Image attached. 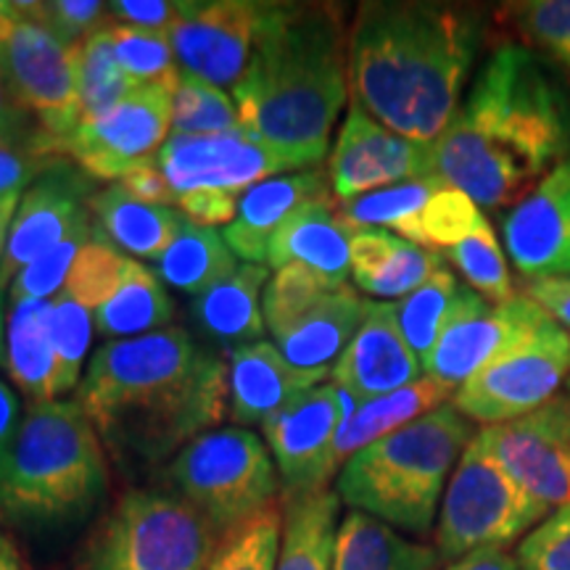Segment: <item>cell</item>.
Wrapping results in <instances>:
<instances>
[{
    "instance_id": "2",
    "label": "cell",
    "mask_w": 570,
    "mask_h": 570,
    "mask_svg": "<svg viewBox=\"0 0 570 570\" xmlns=\"http://www.w3.org/2000/svg\"><path fill=\"white\" fill-rule=\"evenodd\" d=\"M75 402L117 460L156 465L230 415L225 360L185 327L109 341Z\"/></svg>"
},
{
    "instance_id": "14",
    "label": "cell",
    "mask_w": 570,
    "mask_h": 570,
    "mask_svg": "<svg viewBox=\"0 0 570 570\" xmlns=\"http://www.w3.org/2000/svg\"><path fill=\"white\" fill-rule=\"evenodd\" d=\"M75 51L77 48L63 46L48 27L24 13L11 38L0 46V69L13 96L38 119L42 138L56 156H61V140L80 125Z\"/></svg>"
},
{
    "instance_id": "62",
    "label": "cell",
    "mask_w": 570,
    "mask_h": 570,
    "mask_svg": "<svg viewBox=\"0 0 570 570\" xmlns=\"http://www.w3.org/2000/svg\"><path fill=\"white\" fill-rule=\"evenodd\" d=\"M568 389H570V377H568Z\"/></svg>"
},
{
    "instance_id": "19",
    "label": "cell",
    "mask_w": 570,
    "mask_h": 570,
    "mask_svg": "<svg viewBox=\"0 0 570 570\" xmlns=\"http://www.w3.org/2000/svg\"><path fill=\"white\" fill-rule=\"evenodd\" d=\"M333 196L352 202L389 185L433 175V142L404 138L352 101L327 159Z\"/></svg>"
},
{
    "instance_id": "3",
    "label": "cell",
    "mask_w": 570,
    "mask_h": 570,
    "mask_svg": "<svg viewBox=\"0 0 570 570\" xmlns=\"http://www.w3.org/2000/svg\"><path fill=\"white\" fill-rule=\"evenodd\" d=\"M483 46V13L468 6L373 0L348 32V96L375 122L436 142L460 111Z\"/></svg>"
},
{
    "instance_id": "20",
    "label": "cell",
    "mask_w": 570,
    "mask_h": 570,
    "mask_svg": "<svg viewBox=\"0 0 570 570\" xmlns=\"http://www.w3.org/2000/svg\"><path fill=\"white\" fill-rule=\"evenodd\" d=\"M502 235L520 275L531 281L570 277V156L512 206Z\"/></svg>"
},
{
    "instance_id": "50",
    "label": "cell",
    "mask_w": 570,
    "mask_h": 570,
    "mask_svg": "<svg viewBox=\"0 0 570 570\" xmlns=\"http://www.w3.org/2000/svg\"><path fill=\"white\" fill-rule=\"evenodd\" d=\"M63 156H56L42 138V132L32 140L0 142V194L27 190L38 177L59 164Z\"/></svg>"
},
{
    "instance_id": "53",
    "label": "cell",
    "mask_w": 570,
    "mask_h": 570,
    "mask_svg": "<svg viewBox=\"0 0 570 570\" xmlns=\"http://www.w3.org/2000/svg\"><path fill=\"white\" fill-rule=\"evenodd\" d=\"M38 132V119L19 104L3 69H0V142L32 140Z\"/></svg>"
},
{
    "instance_id": "16",
    "label": "cell",
    "mask_w": 570,
    "mask_h": 570,
    "mask_svg": "<svg viewBox=\"0 0 570 570\" xmlns=\"http://www.w3.org/2000/svg\"><path fill=\"white\" fill-rule=\"evenodd\" d=\"M475 441L547 510L570 504V396H554L510 423L481 428Z\"/></svg>"
},
{
    "instance_id": "43",
    "label": "cell",
    "mask_w": 570,
    "mask_h": 570,
    "mask_svg": "<svg viewBox=\"0 0 570 570\" xmlns=\"http://www.w3.org/2000/svg\"><path fill=\"white\" fill-rule=\"evenodd\" d=\"M283 539V504L219 539L209 570H275Z\"/></svg>"
},
{
    "instance_id": "30",
    "label": "cell",
    "mask_w": 570,
    "mask_h": 570,
    "mask_svg": "<svg viewBox=\"0 0 570 570\" xmlns=\"http://www.w3.org/2000/svg\"><path fill=\"white\" fill-rule=\"evenodd\" d=\"M452 391L423 375L420 381L394 391V394L356 402V407L348 412L336 436V449H333L336 470L344 468L346 460H352L356 452L375 444L377 439L389 436L399 428L410 425L412 420L452 402Z\"/></svg>"
},
{
    "instance_id": "35",
    "label": "cell",
    "mask_w": 570,
    "mask_h": 570,
    "mask_svg": "<svg viewBox=\"0 0 570 570\" xmlns=\"http://www.w3.org/2000/svg\"><path fill=\"white\" fill-rule=\"evenodd\" d=\"M111 24V21H109ZM109 24L90 35L75 51V82L80 122L101 117L138 88L127 71L119 67L109 40Z\"/></svg>"
},
{
    "instance_id": "26",
    "label": "cell",
    "mask_w": 570,
    "mask_h": 570,
    "mask_svg": "<svg viewBox=\"0 0 570 570\" xmlns=\"http://www.w3.org/2000/svg\"><path fill=\"white\" fill-rule=\"evenodd\" d=\"M365 312V298L344 285V288L331 291L320 298L304 317L285 327L281 336H275L273 344L294 367L331 377L360 331Z\"/></svg>"
},
{
    "instance_id": "34",
    "label": "cell",
    "mask_w": 570,
    "mask_h": 570,
    "mask_svg": "<svg viewBox=\"0 0 570 570\" xmlns=\"http://www.w3.org/2000/svg\"><path fill=\"white\" fill-rule=\"evenodd\" d=\"M154 265L159 281L196 298L225 281L238 267V256L230 252L217 227H202L185 219L180 233Z\"/></svg>"
},
{
    "instance_id": "41",
    "label": "cell",
    "mask_w": 570,
    "mask_h": 570,
    "mask_svg": "<svg viewBox=\"0 0 570 570\" xmlns=\"http://www.w3.org/2000/svg\"><path fill=\"white\" fill-rule=\"evenodd\" d=\"M96 235H98V225L92 223L90 217L88 223L75 227L61 244H56L51 252L38 256L32 265L21 269L9 285L11 304L53 302V298L63 291V285H67V277L71 273V267H75L77 256H80L82 248L88 246Z\"/></svg>"
},
{
    "instance_id": "24",
    "label": "cell",
    "mask_w": 570,
    "mask_h": 570,
    "mask_svg": "<svg viewBox=\"0 0 570 570\" xmlns=\"http://www.w3.org/2000/svg\"><path fill=\"white\" fill-rule=\"evenodd\" d=\"M352 235L341 223L336 204L317 202L298 209L269 240L267 267H304L333 288H344L352 277Z\"/></svg>"
},
{
    "instance_id": "28",
    "label": "cell",
    "mask_w": 570,
    "mask_h": 570,
    "mask_svg": "<svg viewBox=\"0 0 570 570\" xmlns=\"http://www.w3.org/2000/svg\"><path fill=\"white\" fill-rule=\"evenodd\" d=\"M6 370L30 404L59 399V356L51 331V302L11 304L6 317Z\"/></svg>"
},
{
    "instance_id": "18",
    "label": "cell",
    "mask_w": 570,
    "mask_h": 570,
    "mask_svg": "<svg viewBox=\"0 0 570 570\" xmlns=\"http://www.w3.org/2000/svg\"><path fill=\"white\" fill-rule=\"evenodd\" d=\"M96 194V177H90L71 159H61L46 169L21 194L17 214H13L3 267H0V288L9 291L11 281L21 269L61 244L75 227L88 223L92 217L90 198Z\"/></svg>"
},
{
    "instance_id": "61",
    "label": "cell",
    "mask_w": 570,
    "mask_h": 570,
    "mask_svg": "<svg viewBox=\"0 0 570 570\" xmlns=\"http://www.w3.org/2000/svg\"><path fill=\"white\" fill-rule=\"evenodd\" d=\"M0 365H6V317H3V291H0Z\"/></svg>"
},
{
    "instance_id": "36",
    "label": "cell",
    "mask_w": 570,
    "mask_h": 570,
    "mask_svg": "<svg viewBox=\"0 0 570 570\" xmlns=\"http://www.w3.org/2000/svg\"><path fill=\"white\" fill-rule=\"evenodd\" d=\"M444 180L439 175L420 177V180H407L377 188L373 194L356 196L352 202H338L336 212L341 223L352 230H367V227H391L399 233L412 217L423 212V206L431 202L439 188H444Z\"/></svg>"
},
{
    "instance_id": "17",
    "label": "cell",
    "mask_w": 570,
    "mask_h": 570,
    "mask_svg": "<svg viewBox=\"0 0 570 570\" xmlns=\"http://www.w3.org/2000/svg\"><path fill=\"white\" fill-rule=\"evenodd\" d=\"M259 6L252 0H183L167 38L183 75L235 88L252 59Z\"/></svg>"
},
{
    "instance_id": "27",
    "label": "cell",
    "mask_w": 570,
    "mask_h": 570,
    "mask_svg": "<svg viewBox=\"0 0 570 570\" xmlns=\"http://www.w3.org/2000/svg\"><path fill=\"white\" fill-rule=\"evenodd\" d=\"M441 267L444 262L436 252L396 233L367 227L352 235L354 285L375 298H404Z\"/></svg>"
},
{
    "instance_id": "45",
    "label": "cell",
    "mask_w": 570,
    "mask_h": 570,
    "mask_svg": "<svg viewBox=\"0 0 570 570\" xmlns=\"http://www.w3.org/2000/svg\"><path fill=\"white\" fill-rule=\"evenodd\" d=\"M51 331L53 346L59 356V399L80 386L85 375V360L90 352V338L96 331L92 309L67 294H59L51 302Z\"/></svg>"
},
{
    "instance_id": "60",
    "label": "cell",
    "mask_w": 570,
    "mask_h": 570,
    "mask_svg": "<svg viewBox=\"0 0 570 570\" xmlns=\"http://www.w3.org/2000/svg\"><path fill=\"white\" fill-rule=\"evenodd\" d=\"M21 19V11L17 3H9V0H0V46L11 38V32L17 30Z\"/></svg>"
},
{
    "instance_id": "55",
    "label": "cell",
    "mask_w": 570,
    "mask_h": 570,
    "mask_svg": "<svg viewBox=\"0 0 570 570\" xmlns=\"http://www.w3.org/2000/svg\"><path fill=\"white\" fill-rule=\"evenodd\" d=\"M525 296H531L554 323L570 333V277H554V281H531Z\"/></svg>"
},
{
    "instance_id": "33",
    "label": "cell",
    "mask_w": 570,
    "mask_h": 570,
    "mask_svg": "<svg viewBox=\"0 0 570 570\" xmlns=\"http://www.w3.org/2000/svg\"><path fill=\"white\" fill-rule=\"evenodd\" d=\"M175 317V304L154 269L130 259L127 273L104 306L92 312L98 336L125 341L164 331Z\"/></svg>"
},
{
    "instance_id": "15",
    "label": "cell",
    "mask_w": 570,
    "mask_h": 570,
    "mask_svg": "<svg viewBox=\"0 0 570 570\" xmlns=\"http://www.w3.org/2000/svg\"><path fill=\"white\" fill-rule=\"evenodd\" d=\"M354 407L356 399L352 394L341 391L336 383H323L262 428L281 475L285 502L327 491V483L338 473L333 462L336 436Z\"/></svg>"
},
{
    "instance_id": "25",
    "label": "cell",
    "mask_w": 570,
    "mask_h": 570,
    "mask_svg": "<svg viewBox=\"0 0 570 570\" xmlns=\"http://www.w3.org/2000/svg\"><path fill=\"white\" fill-rule=\"evenodd\" d=\"M269 283V267L238 265L225 281L212 285L190 302V317L196 331L214 348L230 356L240 346L265 341L267 325L262 315V296Z\"/></svg>"
},
{
    "instance_id": "57",
    "label": "cell",
    "mask_w": 570,
    "mask_h": 570,
    "mask_svg": "<svg viewBox=\"0 0 570 570\" xmlns=\"http://www.w3.org/2000/svg\"><path fill=\"white\" fill-rule=\"evenodd\" d=\"M446 570H518V560L508 550H479L458 562H449Z\"/></svg>"
},
{
    "instance_id": "48",
    "label": "cell",
    "mask_w": 570,
    "mask_h": 570,
    "mask_svg": "<svg viewBox=\"0 0 570 570\" xmlns=\"http://www.w3.org/2000/svg\"><path fill=\"white\" fill-rule=\"evenodd\" d=\"M24 17L48 27L63 46L80 48L90 35L111 21L109 3L98 0H48V3H19Z\"/></svg>"
},
{
    "instance_id": "4",
    "label": "cell",
    "mask_w": 570,
    "mask_h": 570,
    "mask_svg": "<svg viewBox=\"0 0 570 570\" xmlns=\"http://www.w3.org/2000/svg\"><path fill=\"white\" fill-rule=\"evenodd\" d=\"M230 96L246 130L323 161L348 96V35L336 6L262 3L252 59Z\"/></svg>"
},
{
    "instance_id": "21",
    "label": "cell",
    "mask_w": 570,
    "mask_h": 570,
    "mask_svg": "<svg viewBox=\"0 0 570 570\" xmlns=\"http://www.w3.org/2000/svg\"><path fill=\"white\" fill-rule=\"evenodd\" d=\"M331 377L356 402L394 394L423 377V362L404 341L394 304L367 302L365 320Z\"/></svg>"
},
{
    "instance_id": "42",
    "label": "cell",
    "mask_w": 570,
    "mask_h": 570,
    "mask_svg": "<svg viewBox=\"0 0 570 570\" xmlns=\"http://www.w3.org/2000/svg\"><path fill=\"white\" fill-rule=\"evenodd\" d=\"M446 259L460 269L468 288H473L489 302L502 304L515 296L512 294L508 259H504L497 233L491 230L489 223H483L473 235H468L462 244L449 248Z\"/></svg>"
},
{
    "instance_id": "32",
    "label": "cell",
    "mask_w": 570,
    "mask_h": 570,
    "mask_svg": "<svg viewBox=\"0 0 570 570\" xmlns=\"http://www.w3.org/2000/svg\"><path fill=\"white\" fill-rule=\"evenodd\" d=\"M341 499L336 491L283 504V539L275 570H333Z\"/></svg>"
},
{
    "instance_id": "49",
    "label": "cell",
    "mask_w": 570,
    "mask_h": 570,
    "mask_svg": "<svg viewBox=\"0 0 570 570\" xmlns=\"http://www.w3.org/2000/svg\"><path fill=\"white\" fill-rule=\"evenodd\" d=\"M520 570H570V504L554 510L518 544Z\"/></svg>"
},
{
    "instance_id": "10",
    "label": "cell",
    "mask_w": 570,
    "mask_h": 570,
    "mask_svg": "<svg viewBox=\"0 0 570 570\" xmlns=\"http://www.w3.org/2000/svg\"><path fill=\"white\" fill-rule=\"evenodd\" d=\"M568 373L570 333L547 315L458 389L452 404L483 428L510 423L558 396Z\"/></svg>"
},
{
    "instance_id": "22",
    "label": "cell",
    "mask_w": 570,
    "mask_h": 570,
    "mask_svg": "<svg viewBox=\"0 0 570 570\" xmlns=\"http://www.w3.org/2000/svg\"><path fill=\"white\" fill-rule=\"evenodd\" d=\"M331 175L325 169H302L269 177L254 185L240 196L238 217L223 230L225 244L230 252L244 259L246 265H265L269 256V240L304 206L317 202H333Z\"/></svg>"
},
{
    "instance_id": "1",
    "label": "cell",
    "mask_w": 570,
    "mask_h": 570,
    "mask_svg": "<svg viewBox=\"0 0 570 570\" xmlns=\"http://www.w3.org/2000/svg\"><path fill=\"white\" fill-rule=\"evenodd\" d=\"M570 156V98L531 48L504 42L433 142V175L479 206H515Z\"/></svg>"
},
{
    "instance_id": "40",
    "label": "cell",
    "mask_w": 570,
    "mask_h": 570,
    "mask_svg": "<svg viewBox=\"0 0 570 570\" xmlns=\"http://www.w3.org/2000/svg\"><path fill=\"white\" fill-rule=\"evenodd\" d=\"M109 40L119 67L138 85H169L177 88L183 71L177 67L173 42L164 32L140 30L111 19Z\"/></svg>"
},
{
    "instance_id": "12",
    "label": "cell",
    "mask_w": 570,
    "mask_h": 570,
    "mask_svg": "<svg viewBox=\"0 0 570 570\" xmlns=\"http://www.w3.org/2000/svg\"><path fill=\"white\" fill-rule=\"evenodd\" d=\"M156 167L177 194L196 188H219L244 196L269 177L320 167L309 154L275 146L246 130L225 135H169Z\"/></svg>"
},
{
    "instance_id": "7",
    "label": "cell",
    "mask_w": 570,
    "mask_h": 570,
    "mask_svg": "<svg viewBox=\"0 0 570 570\" xmlns=\"http://www.w3.org/2000/svg\"><path fill=\"white\" fill-rule=\"evenodd\" d=\"M219 537L175 491L132 489L85 541L75 570H209Z\"/></svg>"
},
{
    "instance_id": "13",
    "label": "cell",
    "mask_w": 570,
    "mask_h": 570,
    "mask_svg": "<svg viewBox=\"0 0 570 570\" xmlns=\"http://www.w3.org/2000/svg\"><path fill=\"white\" fill-rule=\"evenodd\" d=\"M544 317L547 312L531 296H512L510 302L494 304L462 285L452 315L423 360V375L458 394L470 377Z\"/></svg>"
},
{
    "instance_id": "56",
    "label": "cell",
    "mask_w": 570,
    "mask_h": 570,
    "mask_svg": "<svg viewBox=\"0 0 570 570\" xmlns=\"http://www.w3.org/2000/svg\"><path fill=\"white\" fill-rule=\"evenodd\" d=\"M21 407H19V396L9 383L0 381V465H3L6 454L17 439V431L21 425Z\"/></svg>"
},
{
    "instance_id": "5",
    "label": "cell",
    "mask_w": 570,
    "mask_h": 570,
    "mask_svg": "<svg viewBox=\"0 0 570 570\" xmlns=\"http://www.w3.org/2000/svg\"><path fill=\"white\" fill-rule=\"evenodd\" d=\"M109 489L104 441L75 399L30 404L0 465V523L59 531L80 523Z\"/></svg>"
},
{
    "instance_id": "23",
    "label": "cell",
    "mask_w": 570,
    "mask_h": 570,
    "mask_svg": "<svg viewBox=\"0 0 570 570\" xmlns=\"http://www.w3.org/2000/svg\"><path fill=\"white\" fill-rule=\"evenodd\" d=\"M325 375L291 365L273 341H256L227 356L230 420L238 428H265L306 391L323 386Z\"/></svg>"
},
{
    "instance_id": "59",
    "label": "cell",
    "mask_w": 570,
    "mask_h": 570,
    "mask_svg": "<svg viewBox=\"0 0 570 570\" xmlns=\"http://www.w3.org/2000/svg\"><path fill=\"white\" fill-rule=\"evenodd\" d=\"M0 570H30L27 560L21 558L19 547L13 544L6 531H0Z\"/></svg>"
},
{
    "instance_id": "47",
    "label": "cell",
    "mask_w": 570,
    "mask_h": 570,
    "mask_svg": "<svg viewBox=\"0 0 570 570\" xmlns=\"http://www.w3.org/2000/svg\"><path fill=\"white\" fill-rule=\"evenodd\" d=\"M504 17L537 51L570 69V0H520L504 6Z\"/></svg>"
},
{
    "instance_id": "58",
    "label": "cell",
    "mask_w": 570,
    "mask_h": 570,
    "mask_svg": "<svg viewBox=\"0 0 570 570\" xmlns=\"http://www.w3.org/2000/svg\"><path fill=\"white\" fill-rule=\"evenodd\" d=\"M21 194H24V190H11V194H0V267H3L6 244H9L11 223H13V214H17V206L21 202ZM0 291H3V288H0Z\"/></svg>"
},
{
    "instance_id": "39",
    "label": "cell",
    "mask_w": 570,
    "mask_h": 570,
    "mask_svg": "<svg viewBox=\"0 0 570 570\" xmlns=\"http://www.w3.org/2000/svg\"><path fill=\"white\" fill-rule=\"evenodd\" d=\"M240 127L230 92L190 75L180 77L173 96V135H225Z\"/></svg>"
},
{
    "instance_id": "11",
    "label": "cell",
    "mask_w": 570,
    "mask_h": 570,
    "mask_svg": "<svg viewBox=\"0 0 570 570\" xmlns=\"http://www.w3.org/2000/svg\"><path fill=\"white\" fill-rule=\"evenodd\" d=\"M173 96L169 85H138L114 109L77 125L61 140L59 154L96 180L119 183L159 159L173 135Z\"/></svg>"
},
{
    "instance_id": "52",
    "label": "cell",
    "mask_w": 570,
    "mask_h": 570,
    "mask_svg": "<svg viewBox=\"0 0 570 570\" xmlns=\"http://www.w3.org/2000/svg\"><path fill=\"white\" fill-rule=\"evenodd\" d=\"M183 3L180 0H117L109 3V13L119 24L140 27V30L169 32L175 19L180 17Z\"/></svg>"
},
{
    "instance_id": "44",
    "label": "cell",
    "mask_w": 570,
    "mask_h": 570,
    "mask_svg": "<svg viewBox=\"0 0 570 570\" xmlns=\"http://www.w3.org/2000/svg\"><path fill=\"white\" fill-rule=\"evenodd\" d=\"M127 265H130V256H125L117 246L109 244L104 233L98 230L96 238L77 256L61 294L71 296L75 302L96 312L98 306H104L117 294L119 283H122L127 273Z\"/></svg>"
},
{
    "instance_id": "8",
    "label": "cell",
    "mask_w": 570,
    "mask_h": 570,
    "mask_svg": "<svg viewBox=\"0 0 570 570\" xmlns=\"http://www.w3.org/2000/svg\"><path fill=\"white\" fill-rule=\"evenodd\" d=\"M167 483L219 539L275 508L281 475L265 441L248 428H214L167 465Z\"/></svg>"
},
{
    "instance_id": "9",
    "label": "cell",
    "mask_w": 570,
    "mask_h": 570,
    "mask_svg": "<svg viewBox=\"0 0 570 570\" xmlns=\"http://www.w3.org/2000/svg\"><path fill=\"white\" fill-rule=\"evenodd\" d=\"M550 512L525 494L473 436L441 499L436 550L444 562H458L491 547L508 550L512 541L529 537Z\"/></svg>"
},
{
    "instance_id": "46",
    "label": "cell",
    "mask_w": 570,
    "mask_h": 570,
    "mask_svg": "<svg viewBox=\"0 0 570 570\" xmlns=\"http://www.w3.org/2000/svg\"><path fill=\"white\" fill-rule=\"evenodd\" d=\"M331 291L336 288L304 267L294 265L275 269V275L269 277L265 288V296H262V315H265L269 336H281L285 327H291L298 317H304Z\"/></svg>"
},
{
    "instance_id": "37",
    "label": "cell",
    "mask_w": 570,
    "mask_h": 570,
    "mask_svg": "<svg viewBox=\"0 0 570 570\" xmlns=\"http://www.w3.org/2000/svg\"><path fill=\"white\" fill-rule=\"evenodd\" d=\"M460 291L462 285L452 275V269L441 267L420 288L394 302L402 336L412 352L420 356V362L431 354L441 327L452 315V306L458 302Z\"/></svg>"
},
{
    "instance_id": "31",
    "label": "cell",
    "mask_w": 570,
    "mask_h": 570,
    "mask_svg": "<svg viewBox=\"0 0 570 570\" xmlns=\"http://www.w3.org/2000/svg\"><path fill=\"white\" fill-rule=\"evenodd\" d=\"M444 560L436 547L412 541L402 533L348 510L341 518L333 570H441Z\"/></svg>"
},
{
    "instance_id": "38",
    "label": "cell",
    "mask_w": 570,
    "mask_h": 570,
    "mask_svg": "<svg viewBox=\"0 0 570 570\" xmlns=\"http://www.w3.org/2000/svg\"><path fill=\"white\" fill-rule=\"evenodd\" d=\"M483 223H487V217L473 198L452 188V185H444L423 206V212L412 217L396 235H402L410 244L431 248V252H436V248L449 252L479 230Z\"/></svg>"
},
{
    "instance_id": "51",
    "label": "cell",
    "mask_w": 570,
    "mask_h": 570,
    "mask_svg": "<svg viewBox=\"0 0 570 570\" xmlns=\"http://www.w3.org/2000/svg\"><path fill=\"white\" fill-rule=\"evenodd\" d=\"M240 196L219 188H196L175 196V209L202 227L230 225L238 217Z\"/></svg>"
},
{
    "instance_id": "29",
    "label": "cell",
    "mask_w": 570,
    "mask_h": 570,
    "mask_svg": "<svg viewBox=\"0 0 570 570\" xmlns=\"http://www.w3.org/2000/svg\"><path fill=\"white\" fill-rule=\"evenodd\" d=\"M92 223L104 238L138 259L156 262L180 233L185 217L175 206L146 204L127 194L119 183L106 185L90 198Z\"/></svg>"
},
{
    "instance_id": "6",
    "label": "cell",
    "mask_w": 570,
    "mask_h": 570,
    "mask_svg": "<svg viewBox=\"0 0 570 570\" xmlns=\"http://www.w3.org/2000/svg\"><path fill=\"white\" fill-rule=\"evenodd\" d=\"M473 436V423L452 402L441 404L346 460L336 494L348 510L425 537Z\"/></svg>"
},
{
    "instance_id": "54",
    "label": "cell",
    "mask_w": 570,
    "mask_h": 570,
    "mask_svg": "<svg viewBox=\"0 0 570 570\" xmlns=\"http://www.w3.org/2000/svg\"><path fill=\"white\" fill-rule=\"evenodd\" d=\"M119 185L127 190V194L140 198L146 204L156 206H175V190L169 188L167 177L156 164H148V167H140L119 180Z\"/></svg>"
}]
</instances>
